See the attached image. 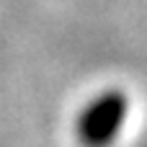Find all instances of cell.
Wrapping results in <instances>:
<instances>
[{
	"label": "cell",
	"instance_id": "cell-1",
	"mask_svg": "<svg viewBox=\"0 0 147 147\" xmlns=\"http://www.w3.org/2000/svg\"><path fill=\"white\" fill-rule=\"evenodd\" d=\"M127 114H129V98L124 90L119 88L101 90L83 106L78 116L75 124L78 142L83 147H111L124 129Z\"/></svg>",
	"mask_w": 147,
	"mask_h": 147
}]
</instances>
